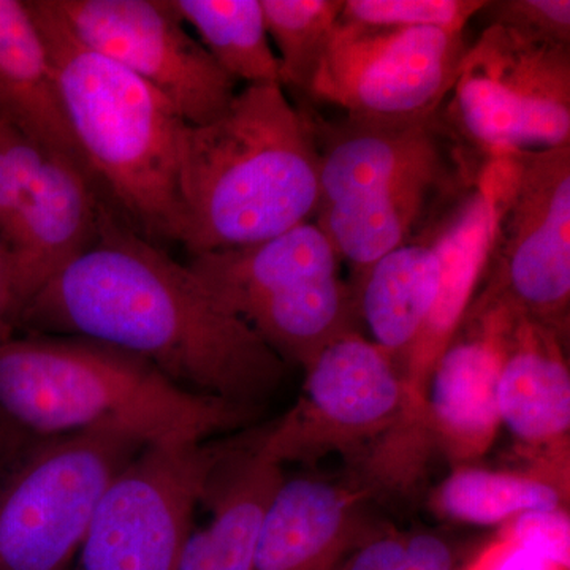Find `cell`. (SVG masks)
<instances>
[{"mask_svg": "<svg viewBox=\"0 0 570 570\" xmlns=\"http://www.w3.org/2000/svg\"><path fill=\"white\" fill-rule=\"evenodd\" d=\"M176 570H212L209 542L206 527L195 524L193 532L184 543Z\"/></svg>", "mask_w": 570, "mask_h": 570, "instance_id": "33", "label": "cell"}, {"mask_svg": "<svg viewBox=\"0 0 570 570\" xmlns=\"http://www.w3.org/2000/svg\"><path fill=\"white\" fill-rule=\"evenodd\" d=\"M89 48L163 92L193 126L212 122L236 81L184 28L170 0H52Z\"/></svg>", "mask_w": 570, "mask_h": 570, "instance_id": "12", "label": "cell"}, {"mask_svg": "<svg viewBox=\"0 0 570 570\" xmlns=\"http://www.w3.org/2000/svg\"><path fill=\"white\" fill-rule=\"evenodd\" d=\"M170 6L228 77L247 86L281 85L262 0H170Z\"/></svg>", "mask_w": 570, "mask_h": 570, "instance_id": "23", "label": "cell"}, {"mask_svg": "<svg viewBox=\"0 0 570 570\" xmlns=\"http://www.w3.org/2000/svg\"><path fill=\"white\" fill-rule=\"evenodd\" d=\"M303 370L305 384L295 406L261 438L262 452L281 466L311 463L330 452L355 463L406 407L400 367L356 332L326 346Z\"/></svg>", "mask_w": 570, "mask_h": 570, "instance_id": "11", "label": "cell"}, {"mask_svg": "<svg viewBox=\"0 0 570 570\" xmlns=\"http://www.w3.org/2000/svg\"><path fill=\"white\" fill-rule=\"evenodd\" d=\"M91 175L62 156H48L39 183L0 236L9 253L14 322L45 284L91 245L104 202Z\"/></svg>", "mask_w": 570, "mask_h": 570, "instance_id": "16", "label": "cell"}, {"mask_svg": "<svg viewBox=\"0 0 570 570\" xmlns=\"http://www.w3.org/2000/svg\"><path fill=\"white\" fill-rule=\"evenodd\" d=\"M318 160L314 122L283 86H246L219 118L184 129L181 245L193 257L309 223L321 197Z\"/></svg>", "mask_w": 570, "mask_h": 570, "instance_id": "3", "label": "cell"}, {"mask_svg": "<svg viewBox=\"0 0 570 570\" xmlns=\"http://www.w3.org/2000/svg\"><path fill=\"white\" fill-rule=\"evenodd\" d=\"M0 116L48 156L67 157L88 171L63 112L47 43L22 0H0Z\"/></svg>", "mask_w": 570, "mask_h": 570, "instance_id": "19", "label": "cell"}, {"mask_svg": "<svg viewBox=\"0 0 570 570\" xmlns=\"http://www.w3.org/2000/svg\"><path fill=\"white\" fill-rule=\"evenodd\" d=\"M475 18L530 39L570 45L569 0H497L485 2Z\"/></svg>", "mask_w": 570, "mask_h": 570, "instance_id": "28", "label": "cell"}, {"mask_svg": "<svg viewBox=\"0 0 570 570\" xmlns=\"http://www.w3.org/2000/svg\"><path fill=\"white\" fill-rule=\"evenodd\" d=\"M13 288H11V268L9 253L0 242V343L14 336Z\"/></svg>", "mask_w": 570, "mask_h": 570, "instance_id": "32", "label": "cell"}, {"mask_svg": "<svg viewBox=\"0 0 570 570\" xmlns=\"http://www.w3.org/2000/svg\"><path fill=\"white\" fill-rule=\"evenodd\" d=\"M48 154L0 116V236L39 183Z\"/></svg>", "mask_w": 570, "mask_h": 570, "instance_id": "27", "label": "cell"}, {"mask_svg": "<svg viewBox=\"0 0 570 570\" xmlns=\"http://www.w3.org/2000/svg\"><path fill=\"white\" fill-rule=\"evenodd\" d=\"M145 448L96 430L29 438L0 456V570H69L105 491Z\"/></svg>", "mask_w": 570, "mask_h": 570, "instance_id": "6", "label": "cell"}, {"mask_svg": "<svg viewBox=\"0 0 570 570\" xmlns=\"http://www.w3.org/2000/svg\"><path fill=\"white\" fill-rule=\"evenodd\" d=\"M340 257L314 220L255 245L193 255L187 266L235 316L296 285L340 275Z\"/></svg>", "mask_w": 570, "mask_h": 570, "instance_id": "18", "label": "cell"}, {"mask_svg": "<svg viewBox=\"0 0 570 570\" xmlns=\"http://www.w3.org/2000/svg\"><path fill=\"white\" fill-rule=\"evenodd\" d=\"M460 570H570L515 540L497 535Z\"/></svg>", "mask_w": 570, "mask_h": 570, "instance_id": "30", "label": "cell"}, {"mask_svg": "<svg viewBox=\"0 0 570 570\" xmlns=\"http://www.w3.org/2000/svg\"><path fill=\"white\" fill-rule=\"evenodd\" d=\"M513 309L485 292L475 295L466 317L431 373L426 423L449 459L466 463L489 452L501 428L498 379Z\"/></svg>", "mask_w": 570, "mask_h": 570, "instance_id": "13", "label": "cell"}, {"mask_svg": "<svg viewBox=\"0 0 570 570\" xmlns=\"http://www.w3.org/2000/svg\"><path fill=\"white\" fill-rule=\"evenodd\" d=\"M70 132L97 189L149 242L181 243L179 148L187 122L163 92L89 50L52 0H28Z\"/></svg>", "mask_w": 570, "mask_h": 570, "instance_id": "4", "label": "cell"}, {"mask_svg": "<svg viewBox=\"0 0 570 570\" xmlns=\"http://www.w3.org/2000/svg\"><path fill=\"white\" fill-rule=\"evenodd\" d=\"M360 494L311 478L284 479L272 499L254 570H336L367 538Z\"/></svg>", "mask_w": 570, "mask_h": 570, "instance_id": "17", "label": "cell"}, {"mask_svg": "<svg viewBox=\"0 0 570 570\" xmlns=\"http://www.w3.org/2000/svg\"><path fill=\"white\" fill-rule=\"evenodd\" d=\"M498 534L570 569V517L564 505L521 513L502 524Z\"/></svg>", "mask_w": 570, "mask_h": 570, "instance_id": "29", "label": "cell"}, {"mask_svg": "<svg viewBox=\"0 0 570 570\" xmlns=\"http://www.w3.org/2000/svg\"><path fill=\"white\" fill-rule=\"evenodd\" d=\"M450 543L430 532L404 535V564L401 570H460Z\"/></svg>", "mask_w": 570, "mask_h": 570, "instance_id": "31", "label": "cell"}, {"mask_svg": "<svg viewBox=\"0 0 570 570\" xmlns=\"http://www.w3.org/2000/svg\"><path fill=\"white\" fill-rule=\"evenodd\" d=\"M439 276L441 264L430 239L404 243L360 275L358 316L401 374L436 299Z\"/></svg>", "mask_w": 570, "mask_h": 570, "instance_id": "20", "label": "cell"}, {"mask_svg": "<svg viewBox=\"0 0 570 570\" xmlns=\"http://www.w3.org/2000/svg\"><path fill=\"white\" fill-rule=\"evenodd\" d=\"M316 138L314 223L358 273L409 242L433 197L479 174L459 167L455 132L441 111L412 121L347 118Z\"/></svg>", "mask_w": 570, "mask_h": 570, "instance_id": "5", "label": "cell"}, {"mask_svg": "<svg viewBox=\"0 0 570 570\" xmlns=\"http://www.w3.org/2000/svg\"><path fill=\"white\" fill-rule=\"evenodd\" d=\"M450 96L445 121L485 159L570 146V45L485 26Z\"/></svg>", "mask_w": 570, "mask_h": 570, "instance_id": "8", "label": "cell"}, {"mask_svg": "<svg viewBox=\"0 0 570 570\" xmlns=\"http://www.w3.org/2000/svg\"><path fill=\"white\" fill-rule=\"evenodd\" d=\"M341 0H262L266 31L277 47L281 86L311 96L328 50Z\"/></svg>", "mask_w": 570, "mask_h": 570, "instance_id": "25", "label": "cell"}, {"mask_svg": "<svg viewBox=\"0 0 570 570\" xmlns=\"http://www.w3.org/2000/svg\"><path fill=\"white\" fill-rule=\"evenodd\" d=\"M29 436L21 433L17 428L11 426L7 420L0 417V456L7 455L11 450L17 449L22 442L28 441Z\"/></svg>", "mask_w": 570, "mask_h": 570, "instance_id": "34", "label": "cell"}, {"mask_svg": "<svg viewBox=\"0 0 570 570\" xmlns=\"http://www.w3.org/2000/svg\"><path fill=\"white\" fill-rule=\"evenodd\" d=\"M234 444L142 449L100 499L75 570H176L198 504Z\"/></svg>", "mask_w": 570, "mask_h": 570, "instance_id": "9", "label": "cell"}, {"mask_svg": "<svg viewBox=\"0 0 570 570\" xmlns=\"http://www.w3.org/2000/svg\"><path fill=\"white\" fill-rule=\"evenodd\" d=\"M480 0H346L340 18L366 28H442L466 31Z\"/></svg>", "mask_w": 570, "mask_h": 570, "instance_id": "26", "label": "cell"}, {"mask_svg": "<svg viewBox=\"0 0 570 570\" xmlns=\"http://www.w3.org/2000/svg\"><path fill=\"white\" fill-rule=\"evenodd\" d=\"M258 411L189 392L140 356L85 337L0 343V417L29 438L108 430L145 445L195 444Z\"/></svg>", "mask_w": 570, "mask_h": 570, "instance_id": "2", "label": "cell"}, {"mask_svg": "<svg viewBox=\"0 0 570 570\" xmlns=\"http://www.w3.org/2000/svg\"><path fill=\"white\" fill-rule=\"evenodd\" d=\"M355 292L340 275L296 285L243 317L285 363L306 367L326 346L356 332Z\"/></svg>", "mask_w": 570, "mask_h": 570, "instance_id": "22", "label": "cell"}, {"mask_svg": "<svg viewBox=\"0 0 570 570\" xmlns=\"http://www.w3.org/2000/svg\"><path fill=\"white\" fill-rule=\"evenodd\" d=\"M24 335L85 337L140 356L189 392L261 409L287 363L194 275L105 205L85 253L18 318Z\"/></svg>", "mask_w": 570, "mask_h": 570, "instance_id": "1", "label": "cell"}, {"mask_svg": "<svg viewBox=\"0 0 570 570\" xmlns=\"http://www.w3.org/2000/svg\"><path fill=\"white\" fill-rule=\"evenodd\" d=\"M261 438L235 442L206 490L212 570H254L266 510L285 479L283 466L262 452Z\"/></svg>", "mask_w": 570, "mask_h": 570, "instance_id": "21", "label": "cell"}, {"mask_svg": "<svg viewBox=\"0 0 570 570\" xmlns=\"http://www.w3.org/2000/svg\"><path fill=\"white\" fill-rule=\"evenodd\" d=\"M568 491L535 472L456 468L434 493L445 519L479 527H502L530 510L564 505Z\"/></svg>", "mask_w": 570, "mask_h": 570, "instance_id": "24", "label": "cell"}, {"mask_svg": "<svg viewBox=\"0 0 570 570\" xmlns=\"http://www.w3.org/2000/svg\"><path fill=\"white\" fill-rule=\"evenodd\" d=\"M501 425L538 474L569 490L570 371L564 337L513 309L498 379Z\"/></svg>", "mask_w": 570, "mask_h": 570, "instance_id": "15", "label": "cell"}, {"mask_svg": "<svg viewBox=\"0 0 570 570\" xmlns=\"http://www.w3.org/2000/svg\"><path fill=\"white\" fill-rule=\"evenodd\" d=\"M497 223L482 292L568 340L570 146L485 159Z\"/></svg>", "mask_w": 570, "mask_h": 570, "instance_id": "7", "label": "cell"}, {"mask_svg": "<svg viewBox=\"0 0 570 570\" xmlns=\"http://www.w3.org/2000/svg\"><path fill=\"white\" fill-rule=\"evenodd\" d=\"M497 223V200L485 160L478 178L428 236L441 276L436 299L403 370L407 419L426 422V389L438 360L448 351L485 276Z\"/></svg>", "mask_w": 570, "mask_h": 570, "instance_id": "14", "label": "cell"}, {"mask_svg": "<svg viewBox=\"0 0 570 570\" xmlns=\"http://www.w3.org/2000/svg\"><path fill=\"white\" fill-rule=\"evenodd\" d=\"M464 31L337 20L311 96L347 118L412 121L441 111L466 52Z\"/></svg>", "mask_w": 570, "mask_h": 570, "instance_id": "10", "label": "cell"}]
</instances>
